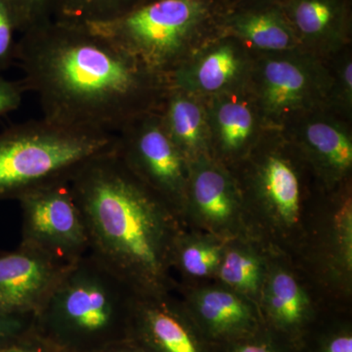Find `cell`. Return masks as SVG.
Wrapping results in <instances>:
<instances>
[{"mask_svg": "<svg viewBox=\"0 0 352 352\" xmlns=\"http://www.w3.org/2000/svg\"><path fill=\"white\" fill-rule=\"evenodd\" d=\"M16 62L43 119L118 134L159 109L168 80L87 25L52 19L21 34Z\"/></svg>", "mask_w": 352, "mask_h": 352, "instance_id": "cell-1", "label": "cell"}, {"mask_svg": "<svg viewBox=\"0 0 352 352\" xmlns=\"http://www.w3.org/2000/svg\"><path fill=\"white\" fill-rule=\"evenodd\" d=\"M69 184L85 219L89 252L136 293H164L177 240L175 212L116 149L87 162Z\"/></svg>", "mask_w": 352, "mask_h": 352, "instance_id": "cell-2", "label": "cell"}, {"mask_svg": "<svg viewBox=\"0 0 352 352\" xmlns=\"http://www.w3.org/2000/svg\"><path fill=\"white\" fill-rule=\"evenodd\" d=\"M138 295L88 252L34 316V332L58 351L102 352L129 337Z\"/></svg>", "mask_w": 352, "mask_h": 352, "instance_id": "cell-3", "label": "cell"}, {"mask_svg": "<svg viewBox=\"0 0 352 352\" xmlns=\"http://www.w3.org/2000/svg\"><path fill=\"white\" fill-rule=\"evenodd\" d=\"M224 12L219 0H150L115 19L85 25L166 78L221 32Z\"/></svg>", "mask_w": 352, "mask_h": 352, "instance_id": "cell-4", "label": "cell"}, {"mask_svg": "<svg viewBox=\"0 0 352 352\" xmlns=\"http://www.w3.org/2000/svg\"><path fill=\"white\" fill-rule=\"evenodd\" d=\"M116 146L117 134L69 129L43 118L8 127L0 131V201L69 182L87 162Z\"/></svg>", "mask_w": 352, "mask_h": 352, "instance_id": "cell-5", "label": "cell"}, {"mask_svg": "<svg viewBox=\"0 0 352 352\" xmlns=\"http://www.w3.org/2000/svg\"><path fill=\"white\" fill-rule=\"evenodd\" d=\"M247 87L266 124L281 129L300 116L328 107L330 75L325 60L300 50L252 53Z\"/></svg>", "mask_w": 352, "mask_h": 352, "instance_id": "cell-6", "label": "cell"}, {"mask_svg": "<svg viewBox=\"0 0 352 352\" xmlns=\"http://www.w3.org/2000/svg\"><path fill=\"white\" fill-rule=\"evenodd\" d=\"M116 151L173 212L184 207L189 163L164 131L157 111L132 120L120 131Z\"/></svg>", "mask_w": 352, "mask_h": 352, "instance_id": "cell-7", "label": "cell"}, {"mask_svg": "<svg viewBox=\"0 0 352 352\" xmlns=\"http://www.w3.org/2000/svg\"><path fill=\"white\" fill-rule=\"evenodd\" d=\"M18 201L23 217L21 245L67 263L89 252L87 226L69 182L32 190Z\"/></svg>", "mask_w": 352, "mask_h": 352, "instance_id": "cell-8", "label": "cell"}, {"mask_svg": "<svg viewBox=\"0 0 352 352\" xmlns=\"http://www.w3.org/2000/svg\"><path fill=\"white\" fill-rule=\"evenodd\" d=\"M245 185L258 200L288 223L300 214L303 171L309 164L281 129L270 127L240 163Z\"/></svg>", "mask_w": 352, "mask_h": 352, "instance_id": "cell-9", "label": "cell"}, {"mask_svg": "<svg viewBox=\"0 0 352 352\" xmlns=\"http://www.w3.org/2000/svg\"><path fill=\"white\" fill-rule=\"evenodd\" d=\"M252 52L230 34L220 32L166 78L168 87L204 100L245 87Z\"/></svg>", "mask_w": 352, "mask_h": 352, "instance_id": "cell-10", "label": "cell"}, {"mask_svg": "<svg viewBox=\"0 0 352 352\" xmlns=\"http://www.w3.org/2000/svg\"><path fill=\"white\" fill-rule=\"evenodd\" d=\"M76 263L21 244L0 252V314L36 316Z\"/></svg>", "mask_w": 352, "mask_h": 352, "instance_id": "cell-11", "label": "cell"}, {"mask_svg": "<svg viewBox=\"0 0 352 352\" xmlns=\"http://www.w3.org/2000/svg\"><path fill=\"white\" fill-rule=\"evenodd\" d=\"M281 131L328 184L342 182L352 168V120L330 109L305 113Z\"/></svg>", "mask_w": 352, "mask_h": 352, "instance_id": "cell-12", "label": "cell"}, {"mask_svg": "<svg viewBox=\"0 0 352 352\" xmlns=\"http://www.w3.org/2000/svg\"><path fill=\"white\" fill-rule=\"evenodd\" d=\"M205 102L212 157L227 168L239 164L270 129L258 104L247 85Z\"/></svg>", "mask_w": 352, "mask_h": 352, "instance_id": "cell-13", "label": "cell"}, {"mask_svg": "<svg viewBox=\"0 0 352 352\" xmlns=\"http://www.w3.org/2000/svg\"><path fill=\"white\" fill-rule=\"evenodd\" d=\"M282 9L308 54L325 60L352 45V0H288Z\"/></svg>", "mask_w": 352, "mask_h": 352, "instance_id": "cell-14", "label": "cell"}, {"mask_svg": "<svg viewBox=\"0 0 352 352\" xmlns=\"http://www.w3.org/2000/svg\"><path fill=\"white\" fill-rule=\"evenodd\" d=\"M129 337L153 352H210L198 326L168 302L164 293L138 294Z\"/></svg>", "mask_w": 352, "mask_h": 352, "instance_id": "cell-15", "label": "cell"}, {"mask_svg": "<svg viewBox=\"0 0 352 352\" xmlns=\"http://www.w3.org/2000/svg\"><path fill=\"white\" fill-rule=\"evenodd\" d=\"M241 201V191L228 168L212 157L189 163L184 206L188 205L210 223L229 221Z\"/></svg>", "mask_w": 352, "mask_h": 352, "instance_id": "cell-16", "label": "cell"}, {"mask_svg": "<svg viewBox=\"0 0 352 352\" xmlns=\"http://www.w3.org/2000/svg\"><path fill=\"white\" fill-rule=\"evenodd\" d=\"M221 32L237 38L252 53L300 50L281 6L226 11Z\"/></svg>", "mask_w": 352, "mask_h": 352, "instance_id": "cell-17", "label": "cell"}, {"mask_svg": "<svg viewBox=\"0 0 352 352\" xmlns=\"http://www.w3.org/2000/svg\"><path fill=\"white\" fill-rule=\"evenodd\" d=\"M164 131L188 163L212 157L206 102L168 87L157 110Z\"/></svg>", "mask_w": 352, "mask_h": 352, "instance_id": "cell-18", "label": "cell"}, {"mask_svg": "<svg viewBox=\"0 0 352 352\" xmlns=\"http://www.w3.org/2000/svg\"><path fill=\"white\" fill-rule=\"evenodd\" d=\"M196 323L208 340L226 344L258 332V321L247 303L226 291H206L195 300Z\"/></svg>", "mask_w": 352, "mask_h": 352, "instance_id": "cell-19", "label": "cell"}, {"mask_svg": "<svg viewBox=\"0 0 352 352\" xmlns=\"http://www.w3.org/2000/svg\"><path fill=\"white\" fill-rule=\"evenodd\" d=\"M268 298L271 319L281 332L295 333L305 324L307 300L295 278L288 273L278 272L273 276Z\"/></svg>", "mask_w": 352, "mask_h": 352, "instance_id": "cell-20", "label": "cell"}, {"mask_svg": "<svg viewBox=\"0 0 352 352\" xmlns=\"http://www.w3.org/2000/svg\"><path fill=\"white\" fill-rule=\"evenodd\" d=\"M150 0H56L53 19L80 24L105 22Z\"/></svg>", "mask_w": 352, "mask_h": 352, "instance_id": "cell-21", "label": "cell"}, {"mask_svg": "<svg viewBox=\"0 0 352 352\" xmlns=\"http://www.w3.org/2000/svg\"><path fill=\"white\" fill-rule=\"evenodd\" d=\"M330 75L328 109L352 120V45L325 59Z\"/></svg>", "mask_w": 352, "mask_h": 352, "instance_id": "cell-22", "label": "cell"}, {"mask_svg": "<svg viewBox=\"0 0 352 352\" xmlns=\"http://www.w3.org/2000/svg\"><path fill=\"white\" fill-rule=\"evenodd\" d=\"M220 278L226 284L245 292H256L261 268L256 258L241 252H229L220 266Z\"/></svg>", "mask_w": 352, "mask_h": 352, "instance_id": "cell-23", "label": "cell"}, {"mask_svg": "<svg viewBox=\"0 0 352 352\" xmlns=\"http://www.w3.org/2000/svg\"><path fill=\"white\" fill-rule=\"evenodd\" d=\"M175 259L186 274L201 277L210 274L219 265L220 252L219 248L214 245L198 243L182 245L176 240L173 261Z\"/></svg>", "mask_w": 352, "mask_h": 352, "instance_id": "cell-24", "label": "cell"}, {"mask_svg": "<svg viewBox=\"0 0 352 352\" xmlns=\"http://www.w3.org/2000/svg\"><path fill=\"white\" fill-rule=\"evenodd\" d=\"M19 32L17 20L9 0H0V73L16 62Z\"/></svg>", "mask_w": 352, "mask_h": 352, "instance_id": "cell-25", "label": "cell"}, {"mask_svg": "<svg viewBox=\"0 0 352 352\" xmlns=\"http://www.w3.org/2000/svg\"><path fill=\"white\" fill-rule=\"evenodd\" d=\"M56 0H9L20 34L53 19Z\"/></svg>", "mask_w": 352, "mask_h": 352, "instance_id": "cell-26", "label": "cell"}, {"mask_svg": "<svg viewBox=\"0 0 352 352\" xmlns=\"http://www.w3.org/2000/svg\"><path fill=\"white\" fill-rule=\"evenodd\" d=\"M34 316L0 314V346L19 339L34 330Z\"/></svg>", "mask_w": 352, "mask_h": 352, "instance_id": "cell-27", "label": "cell"}, {"mask_svg": "<svg viewBox=\"0 0 352 352\" xmlns=\"http://www.w3.org/2000/svg\"><path fill=\"white\" fill-rule=\"evenodd\" d=\"M25 91L22 80L13 82L0 76V118L20 107Z\"/></svg>", "mask_w": 352, "mask_h": 352, "instance_id": "cell-28", "label": "cell"}, {"mask_svg": "<svg viewBox=\"0 0 352 352\" xmlns=\"http://www.w3.org/2000/svg\"><path fill=\"white\" fill-rule=\"evenodd\" d=\"M0 352H58V349L32 330L19 339L0 346Z\"/></svg>", "mask_w": 352, "mask_h": 352, "instance_id": "cell-29", "label": "cell"}, {"mask_svg": "<svg viewBox=\"0 0 352 352\" xmlns=\"http://www.w3.org/2000/svg\"><path fill=\"white\" fill-rule=\"evenodd\" d=\"M226 352H281L272 342L258 336L254 335L227 344Z\"/></svg>", "mask_w": 352, "mask_h": 352, "instance_id": "cell-30", "label": "cell"}, {"mask_svg": "<svg viewBox=\"0 0 352 352\" xmlns=\"http://www.w3.org/2000/svg\"><path fill=\"white\" fill-rule=\"evenodd\" d=\"M321 352H352V336L344 331L331 336L324 342Z\"/></svg>", "mask_w": 352, "mask_h": 352, "instance_id": "cell-31", "label": "cell"}, {"mask_svg": "<svg viewBox=\"0 0 352 352\" xmlns=\"http://www.w3.org/2000/svg\"><path fill=\"white\" fill-rule=\"evenodd\" d=\"M288 0H219L224 10H238L251 7L283 6Z\"/></svg>", "mask_w": 352, "mask_h": 352, "instance_id": "cell-32", "label": "cell"}, {"mask_svg": "<svg viewBox=\"0 0 352 352\" xmlns=\"http://www.w3.org/2000/svg\"><path fill=\"white\" fill-rule=\"evenodd\" d=\"M102 352H153L147 349L138 340L132 339V338H126V339L116 342L112 346H108Z\"/></svg>", "mask_w": 352, "mask_h": 352, "instance_id": "cell-33", "label": "cell"}, {"mask_svg": "<svg viewBox=\"0 0 352 352\" xmlns=\"http://www.w3.org/2000/svg\"><path fill=\"white\" fill-rule=\"evenodd\" d=\"M58 352H69V351H58Z\"/></svg>", "mask_w": 352, "mask_h": 352, "instance_id": "cell-34", "label": "cell"}]
</instances>
